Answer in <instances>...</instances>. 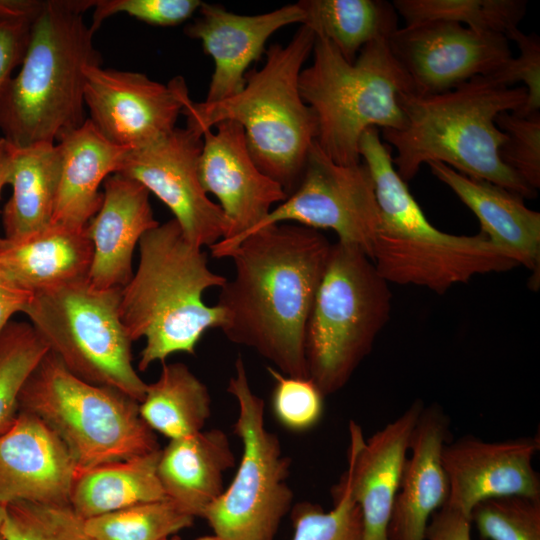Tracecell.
Returning <instances> with one entry per match:
<instances>
[{
    "label": "cell",
    "instance_id": "1",
    "mask_svg": "<svg viewBox=\"0 0 540 540\" xmlns=\"http://www.w3.org/2000/svg\"><path fill=\"white\" fill-rule=\"evenodd\" d=\"M331 243L299 224L258 229L230 251L232 279L220 288L221 330L282 374L308 377L305 335Z\"/></svg>",
    "mask_w": 540,
    "mask_h": 540
},
{
    "label": "cell",
    "instance_id": "2",
    "mask_svg": "<svg viewBox=\"0 0 540 540\" xmlns=\"http://www.w3.org/2000/svg\"><path fill=\"white\" fill-rule=\"evenodd\" d=\"M526 99L523 86L508 87L483 76L441 93L401 94L403 126L383 129V139L396 151L397 173L407 183L422 164L440 162L523 198L536 197L537 191L501 161L506 135L495 123L500 113L517 111Z\"/></svg>",
    "mask_w": 540,
    "mask_h": 540
},
{
    "label": "cell",
    "instance_id": "3",
    "mask_svg": "<svg viewBox=\"0 0 540 540\" xmlns=\"http://www.w3.org/2000/svg\"><path fill=\"white\" fill-rule=\"evenodd\" d=\"M94 1H41L20 71L0 89V131L16 147L54 144L87 120L85 71L102 62L84 20Z\"/></svg>",
    "mask_w": 540,
    "mask_h": 540
},
{
    "label": "cell",
    "instance_id": "4",
    "mask_svg": "<svg viewBox=\"0 0 540 540\" xmlns=\"http://www.w3.org/2000/svg\"><path fill=\"white\" fill-rule=\"evenodd\" d=\"M139 261L121 289L119 315L132 342L144 338L138 369L175 353L194 354L206 331L220 328L224 313L203 293L227 278L213 272L202 248L189 242L173 218L140 239Z\"/></svg>",
    "mask_w": 540,
    "mask_h": 540
},
{
    "label": "cell",
    "instance_id": "5",
    "mask_svg": "<svg viewBox=\"0 0 540 540\" xmlns=\"http://www.w3.org/2000/svg\"><path fill=\"white\" fill-rule=\"evenodd\" d=\"M314 41V32L302 25L288 44L265 51L263 67L246 73L239 93L213 103L189 98L181 111L186 128L199 135L221 121L240 124L255 164L288 196L300 183L317 136L316 117L299 90V76Z\"/></svg>",
    "mask_w": 540,
    "mask_h": 540
},
{
    "label": "cell",
    "instance_id": "6",
    "mask_svg": "<svg viewBox=\"0 0 540 540\" xmlns=\"http://www.w3.org/2000/svg\"><path fill=\"white\" fill-rule=\"evenodd\" d=\"M313 62L302 69L299 90L317 120L316 143L334 162L360 163L359 140L371 127L399 129V96L414 91L388 41L365 45L353 63L327 39L315 36Z\"/></svg>",
    "mask_w": 540,
    "mask_h": 540
},
{
    "label": "cell",
    "instance_id": "7",
    "mask_svg": "<svg viewBox=\"0 0 540 540\" xmlns=\"http://www.w3.org/2000/svg\"><path fill=\"white\" fill-rule=\"evenodd\" d=\"M18 404L19 412L35 415L62 440L79 474L160 449L139 402L78 378L50 350L24 382Z\"/></svg>",
    "mask_w": 540,
    "mask_h": 540
},
{
    "label": "cell",
    "instance_id": "8",
    "mask_svg": "<svg viewBox=\"0 0 540 540\" xmlns=\"http://www.w3.org/2000/svg\"><path fill=\"white\" fill-rule=\"evenodd\" d=\"M391 300L388 282L361 248L331 245L305 335L308 377L325 396L342 389L370 353Z\"/></svg>",
    "mask_w": 540,
    "mask_h": 540
},
{
    "label": "cell",
    "instance_id": "9",
    "mask_svg": "<svg viewBox=\"0 0 540 540\" xmlns=\"http://www.w3.org/2000/svg\"><path fill=\"white\" fill-rule=\"evenodd\" d=\"M121 288L88 278L34 293L24 309L48 349L78 378L141 402L145 383L132 363V340L119 315Z\"/></svg>",
    "mask_w": 540,
    "mask_h": 540
},
{
    "label": "cell",
    "instance_id": "10",
    "mask_svg": "<svg viewBox=\"0 0 540 540\" xmlns=\"http://www.w3.org/2000/svg\"><path fill=\"white\" fill-rule=\"evenodd\" d=\"M227 391L238 406L233 431L242 456L232 482L202 518L223 540H274L294 498L288 484L291 462L279 438L266 428L264 401L252 390L240 355Z\"/></svg>",
    "mask_w": 540,
    "mask_h": 540
},
{
    "label": "cell",
    "instance_id": "11",
    "mask_svg": "<svg viewBox=\"0 0 540 540\" xmlns=\"http://www.w3.org/2000/svg\"><path fill=\"white\" fill-rule=\"evenodd\" d=\"M285 221L332 230L338 241L358 246L371 259L379 210L367 166L337 164L315 141L296 190L252 232Z\"/></svg>",
    "mask_w": 540,
    "mask_h": 540
},
{
    "label": "cell",
    "instance_id": "12",
    "mask_svg": "<svg viewBox=\"0 0 540 540\" xmlns=\"http://www.w3.org/2000/svg\"><path fill=\"white\" fill-rule=\"evenodd\" d=\"M202 135L175 128L163 138L127 150L118 174L134 179L173 213L185 238L203 247L217 243L226 232L218 204L210 200L199 177Z\"/></svg>",
    "mask_w": 540,
    "mask_h": 540
},
{
    "label": "cell",
    "instance_id": "13",
    "mask_svg": "<svg viewBox=\"0 0 540 540\" xmlns=\"http://www.w3.org/2000/svg\"><path fill=\"white\" fill-rule=\"evenodd\" d=\"M189 98L181 76L162 84L141 73L101 65L85 71L88 119L108 142L127 150L147 146L173 131Z\"/></svg>",
    "mask_w": 540,
    "mask_h": 540
},
{
    "label": "cell",
    "instance_id": "14",
    "mask_svg": "<svg viewBox=\"0 0 540 540\" xmlns=\"http://www.w3.org/2000/svg\"><path fill=\"white\" fill-rule=\"evenodd\" d=\"M387 41L414 91L421 94L445 92L475 77H488L513 56L506 36L448 21L406 24Z\"/></svg>",
    "mask_w": 540,
    "mask_h": 540
},
{
    "label": "cell",
    "instance_id": "15",
    "mask_svg": "<svg viewBox=\"0 0 540 540\" xmlns=\"http://www.w3.org/2000/svg\"><path fill=\"white\" fill-rule=\"evenodd\" d=\"M213 128L202 134L198 170L205 192L218 199L226 220L224 237L209 248L213 257L227 258L288 195L255 164L240 124L226 120Z\"/></svg>",
    "mask_w": 540,
    "mask_h": 540
},
{
    "label": "cell",
    "instance_id": "16",
    "mask_svg": "<svg viewBox=\"0 0 540 540\" xmlns=\"http://www.w3.org/2000/svg\"><path fill=\"white\" fill-rule=\"evenodd\" d=\"M536 437L486 442L473 436L446 443L442 453L449 483L445 505L470 517L480 502L504 496L540 498V478L532 466Z\"/></svg>",
    "mask_w": 540,
    "mask_h": 540
},
{
    "label": "cell",
    "instance_id": "17",
    "mask_svg": "<svg viewBox=\"0 0 540 540\" xmlns=\"http://www.w3.org/2000/svg\"><path fill=\"white\" fill-rule=\"evenodd\" d=\"M423 408L422 401L415 400L367 440L361 426L349 422L346 472L362 516V540H390L392 511L411 436Z\"/></svg>",
    "mask_w": 540,
    "mask_h": 540
},
{
    "label": "cell",
    "instance_id": "18",
    "mask_svg": "<svg viewBox=\"0 0 540 540\" xmlns=\"http://www.w3.org/2000/svg\"><path fill=\"white\" fill-rule=\"evenodd\" d=\"M79 475L62 440L38 417L19 412L0 435V504H70Z\"/></svg>",
    "mask_w": 540,
    "mask_h": 540
},
{
    "label": "cell",
    "instance_id": "19",
    "mask_svg": "<svg viewBox=\"0 0 540 540\" xmlns=\"http://www.w3.org/2000/svg\"><path fill=\"white\" fill-rule=\"evenodd\" d=\"M196 19L186 26L190 38L202 42L205 53L214 61L204 102L213 103L239 93L245 86L246 71L266 51L270 36L284 26L303 23L305 14L299 3L264 14L246 16L222 6L201 4Z\"/></svg>",
    "mask_w": 540,
    "mask_h": 540
},
{
    "label": "cell",
    "instance_id": "20",
    "mask_svg": "<svg viewBox=\"0 0 540 540\" xmlns=\"http://www.w3.org/2000/svg\"><path fill=\"white\" fill-rule=\"evenodd\" d=\"M149 194L139 182L118 173L104 180L101 206L87 224L93 246L88 281L93 287L122 289L131 279L135 247L159 225Z\"/></svg>",
    "mask_w": 540,
    "mask_h": 540
},
{
    "label": "cell",
    "instance_id": "21",
    "mask_svg": "<svg viewBox=\"0 0 540 540\" xmlns=\"http://www.w3.org/2000/svg\"><path fill=\"white\" fill-rule=\"evenodd\" d=\"M448 416L438 405L423 408L413 430L388 535L390 540H426L432 515L449 496L442 453L449 434Z\"/></svg>",
    "mask_w": 540,
    "mask_h": 540
},
{
    "label": "cell",
    "instance_id": "22",
    "mask_svg": "<svg viewBox=\"0 0 540 540\" xmlns=\"http://www.w3.org/2000/svg\"><path fill=\"white\" fill-rule=\"evenodd\" d=\"M427 165L475 214L480 232L532 271L536 289L540 276V213L526 207L523 197L497 184L468 177L440 162Z\"/></svg>",
    "mask_w": 540,
    "mask_h": 540
},
{
    "label": "cell",
    "instance_id": "23",
    "mask_svg": "<svg viewBox=\"0 0 540 540\" xmlns=\"http://www.w3.org/2000/svg\"><path fill=\"white\" fill-rule=\"evenodd\" d=\"M93 246L87 226L51 225L18 240L0 238V283L34 294L88 278Z\"/></svg>",
    "mask_w": 540,
    "mask_h": 540
},
{
    "label": "cell",
    "instance_id": "24",
    "mask_svg": "<svg viewBox=\"0 0 540 540\" xmlns=\"http://www.w3.org/2000/svg\"><path fill=\"white\" fill-rule=\"evenodd\" d=\"M234 466L229 439L215 428L170 440L157 473L166 498L195 518L222 494L224 473Z\"/></svg>",
    "mask_w": 540,
    "mask_h": 540
},
{
    "label": "cell",
    "instance_id": "25",
    "mask_svg": "<svg viewBox=\"0 0 540 540\" xmlns=\"http://www.w3.org/2000/svg\"><path fill=\"white\" fill-rule=\"evenodd\" d=\"M58 141L62 166L51 225L81 229L98 212L100 185L118 172L127 149L108 142L88 118Z\"/></svg>",
    "mask_w": 540,
    "mask_h": 540
},
{
    "label": "cell",
    "instance_id": "26",
    "mask_svg": "<svg viewBox=\"0 0 540 540\" xmlns=\"http://www.w3.org/2000/svg\"><path fill=\"white\" fill-rule=\"evenodd\" d=\"M61 166L58 144L17 147L9 179L12 195L2 211L5 239L18 240L51 226Z\"/></svg>",
    "mask_w": 540,
    "mask_h": 540
},
{
    "label": "cell",
    "instance_id": "27",
    "mask_svg": "<svg viewBox=\"0 0 540 540\" xmlns=\"http://www.w3.org/2000/svg\"><path fill=\"white\" fill-rule=\"evenodd\" d=\"M160 450L80 473L70 504L83 519L166 498L157 467Z\"/></svg>",
    "mask_w": 540,
    "mask_h": 540
},
{
    "label": "cell",
    "instance_id": "28",
    "mask_svg": "<svg viewBox=\"0 0 540 540\" xmlns=\"http://www.w3.org/2000/svg\"><path fill=\"white\" fill-rule=\"evenodd\" d=\"M302 25L331 42L340 54L353 63L367 44L385 39L397 30L398 14L384 0H303Z\"/></svg>",
    "mask_w": 540,
    "mask_h": 540
},
{
    "label": "cell",
    "instance_id": "29",
    "mask_svg": "<svg viewBox=\"0 0 540 540\" xmlns=\"http://www.w3.org/2000/svg\"><path fill=\"white\" fill-rule=\"evenodd\" d=\"M144 422L170 440L203 430L211 414L207 386L184 363H162L158 379L147 384L139 403Z\"/></svg>",
    "mask_w": 540,
    "mask_h": 540
},
{
    "label": "cell",
    "instance_id": "30",
    "mask_svg": "<svg viewBox=\"0 0 540 540\" xmlns=\"http://www.w3.org/2000/svg\"><path fill=\"white\" fill-rule=\"evenodd\" d=\"M392 4L406 24L448 21L506 37L518 29L527 10L525 0H394Z\"/></svg>",
    "mask_w": 540,
    "mask_h": 540
},
{
    "label": "cell",
    "instance_id": "31",
    "mask_svg": "<svg viewBox=\"0 0 540 540\" xmlns=\"http://www.w3.org/2000/svg\"><path fill=\"white\" fill-rule=\"evenodd\" d=\"M194 519L164 498L88 518L85 531L92 540H165Z\"/></svg>",
    "mask_w": 540,
    "mask_h": 540
},
{
    "label": "cell",
    "instance_id": "32",
    "mask_svg": "<svg viewBox=\"0 0 540 540\" xmlns=\"http://www.w3.org/2000/svg\"><path fill=\"white\" fill-rule=\"evenodd\" d=\"M48 350L30 323L10 321L0 333V435L16 420L20 390Z\"/></svg>",
    "mask_w": 540,
    "mask_h": 540
},
{
    "label": "cell",
    "instance_id": "33",
    "mask_svg": "<svg viewBox=\"0 0 540 540\" xmlns=\"http://www.w3.org/2000/svg\"><path fill=\"white\" fill-rule=\"evenodd\" d=\"M0 534L4 540H92L71 504L26 501L5 506Z\"/></svg>",
    "mask_w": 540,
    "mask_h": 540
},
{
    "label": "cell",
    "instance_id": "34",
    "mask_svg": "<svg viewBox=\"0 0 540 540\" xmlns=\"http://www.w3.org/2000/svg\"><path fill=\"white\" fill-rule=\"evenodd\" d=\"M333 498L329 511L309 502L293 507L292 540H362V516L346 471L334 488Z\"/></svg>",
    "mask_w": 540,
    "mask_h": 540
},
{
    "label": "cell",
    "instance_id": "35",
    "mask_svg": "<svg viewBox=\"0 0 540 540\" xmlns=\"http://www.w3.org/2000/svg\"><path fill=\"white\" fill-rule=\"evenodd\" d=\"M470 519L483 540H540V498L486 499L472 509Z\"/></svg>",
    "mask_w": 540,
    "mask_h": 540
},
{
    "label": "cell",
    "instance_id": "36",
    "mask_svg": "<svg viewBox=\"0 0 540 540\" xmlns=\"http://www.w3.org/2000/svg\"><path fill=\"white\" fill-rule=\"evenodd\" d=\"M495 123L506 135L499 149L501 161L537 191L540 188V112L527 116L502 112Z\"/></svg>",
    "mask_w": 540,
    "mask_h": 540
},
{
    "label": "cell",
    "instance_id": "37",
    "mask_svg": "<svg viewBox=\"0 0 540 540\" xmlns=\"http://www.w3.org/2000/svg\"><path fill=\"white\" fill-rule=\"evenodd\" d=\"M267 371L274 380L271 404L277 421L293 432L317 425L325 397L318 386L310 378L285 375L273 367H267Z\"/></svg>",
    "mask_w": 540,
    "mask_h": 540
},
{
    "label": "cell",
    "instance_id": "38",
    "mask_svg": "<svg viewBox=\"0 0 540 540\" xmlns=\"http://www.w3.org/2000/svg\"><path fill=\"white\" fill-rule=\"evenodd\" d=\"M518 49L517 57H510L490 77L493 81L508 87L516 83L527 91V99L523 106L514 113L527 116L540 111V40L536 34H525L515 29L507 35Z\"/></svg>",
    "mask_w": 540,
    "mask_h": 540
},
{
    "label": "cell",
    "instance_id": "39",
    "mask_svg": "<svg viewBox=\"0 0 540 540\" xmlns=\"http://www.w3.org/2000/svg\"><path fill=\"white\" fill-rule=\"evenodd\" d=\"M40 5L39 0H0V89L24 59Z\"/></svg>",
    "mask_w": 540,
    "mask_h": 540
},
{
    "label": "cell",
    "instance_id": "40",
    "mask_svg": "<svg viewBox=\"0 0 540 540\" xmlns=\"http://www.w3.org/2000/svg\"><path fill=\"white\" fill-rule=\"evenodd\" d=\"M199 0H95L92 31L95 33L108 17L126 13L158 26L178 25L199 10Z\"/></svg>",
    "mask_w": 540,
    "mask_h": 540
},
{
    "label": "cell",
    "instance_id": "41",
    "mask_svg": "<svg viewBox=\"0 0 540 540\" xmlns=\"http://www.w3.org/2000/svg\"><path fill=\"white\" fill-rule=\"evenodd\" d=\"M430 519L426 540H471V519L461 511L444 505Z\"/></svg>",
    "mask_w": 540,
    "mask_h": 540
},
{
    "label": "cell",
    "instance_id": "42",
    "mask_svg": "<svg viewBox=\"0 0 540 540\" xmlns=\"http://www.w3.org/2000/svg\"><path fill=\"white\" fill-rule=\"evenodd\" d=\"M32 294L0 283V333L11 321V317L24 311Z\"/></svg>",
    "mask_w": 540,
    "mask_h": 540
},
{
    "label": "cell",
    "instance_id": "43",
    "mask_svg": "<svg viewBox=\"0 0 540 540\" xmlns=\"http://www.w3.org/2000/svg\"><path fill=\"white\" fill-rule=\"evenodd\" d=\"M17 147L4 137L0 138V194L2 188L9 184Z\"/></svg>",
    "mask_w": 540,
    "mask_h": 540
},
{
    "label": "cell",
    "instance_id": "44",
    "mask_svg": "<svg viewBox=\"0 0 540 540\" xmlns=\"http://www.w3.org/2000/svg\"><path fill=\"white\" fill-rule=\"evenodd\" d=\"M195 540H223L216 535H206L196 538Z\"/></svg>",
    "mask_w": 540,
    "mask_h": 540
},
{
    "label": "cell",
    "instance_id": "45",
    "mask_svg": "<svg viewBox=\"0 0 540 540\" xmlns=\"http://www.w3.org/2000/svg\"><path fill=\"white\" fill-rule=\"evenodd\" d=\"M4 516H5V506L0 504V528L3 523Z\"/></svg>",
    "mask_w": 540,
    "mask_h": 540
},
{
    "label": "cell",
    "instance_id": "46",
    "mask_svg": "<svg viewBox=\"0 0 540 540\" xmlns=\"http://www.w3.org/2000/svg\"><path fill=\"white\" fill-rule=\"evenodd\" d=\"M165 540H181L178 536H173L171 538H167Z\"/></svg>",
    "mask_w": 540,
    "mask_h": 540
},
{
    "label": "cell",
    "instance_id": "47",
    "mask_svg": "<svg viewBox=\"0 0 540 540\" xmlns=\"http://www.w3.org/2000/svg\"><path fill=\"white\" fill-rule=\"evenodd\" d=\"M0 540H4L1 534H0Z\"/></svg>",
    "mask_w": 540,
    "mask_h": 540
}]
</instances>
